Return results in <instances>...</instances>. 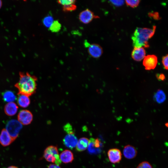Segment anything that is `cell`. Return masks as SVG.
<instances>
[{
  "label": "cell",
  "instance_id": "obj_10",
  "mask_svg": "<svg viewBox=\"0 0 168 168\" xmlns=\"http://www.w3.org/2000/svg\"><path fill=\"white\" fill-rule=\"evenodd\" d=\"M88 52L91 57L97 58L101 56L103 51L102 48L99 44H89L88 46Z\"/></svg>",
  "mask_w": 168,
  "mask_h": 168
},
{
  "label": "cell",
  "instance_id": "obj_22",
  "mask_svg": "<svg viewBox=\"0 0 168 168\" xmlns=\"http://www.w3.org/2000/svg\"><path fill=\"white\" fill-rule=\"evenodd\" d=\"M54 21L53 17L48 15L44 17L43 20V23L46 27L49 28Z\"/></svg>",
  "mask_w": 168,
  "mask_h": 168
},
{
  "label": "cell",
  "instance_id": "obj_21",
  "mask_svg": "<svg viewBox=\"0 0 168 168\" xmlns=\"http://www.w3.org/2000/svg\"><path fill=\"white\" fill-rule=\"evenodd\" d=\"M61 25L58 20L54 21L53 22L49 28V30L52 32L56 33L61 30Z\"/></svg>",
  "mask_w": 168,
  "mask_h": 168
},
{
  "label": "cell",
  "instance_id": "obj_1",
  "mask_svg": "<svg viewBox=\"0 0 168 168\" xmlns=\"http://www.w3.org/2000/svg\"><path fill=\"white\" fill-rule=\"evenodd\" d=\"M19 74V81L15 85L18 91V94L29 96L34 94L37 89V77L28 72H20Z\"/></svg>",
  "mask_w": 168,
  "mask_h": 168
},
{
  "label": "cell",
  "instance_id": "obj_16",
  "mask_svg": "<svg viewBox=\"0 0 168 168\" xmlns=\"http://www.w3.org/2000/svg\"><path fill=\"white\" fill-rule=\"evenodd\" d=\"M90 140L87 138L82 137L78 141L76 146V150L81 152L86 150L88 147Z\"/></svg>",
  "mask_w": 168,
  "mask_h": 168
},
{
  "label": "cell",
  "instance_id": "obj_17",
  "mask_svg": "<svg viewBox=\"0 0 168 168\" xmlns=\"http://www.w3.org/2000/svg\"><path fill=\"white\" fill-rule=\"evenodd\" d=\"M88 146V151L91 153L96 152V150L101 147V142L98 138H91Z\"/></svg>",
  "mask_w": 168,
  "mask_h": 168
},
{
  "label": "cell",
  "instance_id": "obj_18",
  "mask_svg": "<svg viewBox=\"0 0 168 168\" xmlns=\"http://www.w3.org/2000/svg\"><path fill=\"white\" fill-rule=\"evenodd\" d=\"M17 102L18 105L21 107H27L30 103V100L28 96L24 95H19Z\"/></svg>",
  "mask_w": 168,
  "mask_h": 168
},
{
  "label": "cell",
  "instance_id": "obj_14",
  "mask_svg": "<svg viewBox=\"0 0 168 168\" xmlns=\"http://www.w3.org/2000/svg\"><path fill=\"white\" fill-rule=\"evenodd\" d=\"M60 159L63 163L66 164L72 162L74 160V156L72 152L70 150H65L63 151L59 155Z\"/></svg>",
  "mask_w": 168,
  "mask_h": 168
},
{
  "label": "cell",
  "instance_id": "obj_9",
  "mask_svg": "<svg viewBox=\"0 0 168 168\" xmlns=\"http://www.w3.org/2000/svg\"><path fill=\"white\" fill-rule=\"evenodd\" d=\"M109 159L112 163H118L121 160L122 155L120 151L118 149L114 148L110 149L107 152Z\"/></svg>",
  "mask_w": 168,
  "mask_h": 168
},
{
  "label": "cell",
  "instance_id": "obj_2",
  "mask_svg": "<svg viewBox=\"0 0 168 168\" xmlns=\"http://www.w3.org/2000/svg\"><path fill=\"white\" fill-rule=\"evenodd\" d=\"M156 29V26H153L152 29L137 28L131 37L134 47H148V40L153 35Z\"/></svg>",
  "mask_w": 168,
  "mask_h": 168
},
{
  "label": "cell",
  "instance_id": "obj_26",
  "mask_svg": "<svg viewBox=\"0 0 168 168\" xmlns=\"http://www.w3.org/2000/svg\"><path fill=\"white\" fill-rule=\"evenodd\" d=\"M137 168H152V167L149 162L144 161L140 163Z\"/></svg>",
  "mask_w": 168,
  "mask_h": 168
},
{
  "label": "cell",
  "instance_id": "obj_23",
  "mask_svg": "<svg viewBox=\"0 0 168 168\" xmlns=\"http://www.w3.org/2000/svg\"><path fill=\"white\" fill-rule=\"evenodd\" d=\"M77 6L75 4L63 6L62 10L65 12H71L76 9Z\"/></svg>",
  "mask_w": 168,
  "mask_h": 168
},
{
  "label": "cell",
  "instance_id": "obj_31",
  "mask_svg": "<svg viewBox=\"0 0 168 168\" xmlns=\"http://www.w3.org/2000/svg\"><path fill=\"white\" fill-rule=\"evenodd\" d=\"M149 15H150L151 16H155L154 17V18L155 19H158L159 17V15H158V13H150V14Z\"/></svg>",
  "mask_w": 168,
  "mask_h": 168
},
{
  "label": "cell",
  "instance_id": "obj_13",
  "mask_svg": "<svg viewBox=\"0 0 168 168\" xmlns=\"http://www.w3.org/2000/svg\"><path fill=\"white\" fill-rule=\"evenodd\" d=\"M123 154L127 159H131L135 158L137 153V150L133 146L128 145L125 146L123 149Z\"/></svg>",
  "mask_w": 168,
  "mask_h": 168
},
{
  "label": "cell",
  "instance_id": "obj_25",
  "mask_svg": "<svg viewBox=\"0 0 168 168\" xmlns=\"http://www.w3.org/2000/svg\"><path fill=\"white\" fill-rule=\"evenodd\" d=\"M76 1L74 0H58V3L63 6L75 4Z\"/></svg>",
  "mask_w": 168,
  "mask_h": 168
},
{
  "label": "cell",
  "instance_id": "obj_8",
  "mask_svg": "<svg viewBox=\"0 0 168 168\" xmlns=\"http://www.w3.org/2000/svg\"><path fill=\"white\" fill-rule=\"evenodd\" d=\"M157 63V57L154 55H148L144 58L143 64L145 69L150 70L154 69Z\"/></svg>",
  "mask_w": 168,
  "mask_h": 168
},
{
  "label": "cell",
  "instance_id": "obj_4",
  "mask_svg": "<svg viewBox=\"0 0 168 168\" xmlns=\"http://www.w3.org/2000/svg\"><path fill=\"white\" fill-rule=\"evenodd\" d=\"M22 127V124L18 120L13 119L9 120L7 122L5 129L15 140L18 137Z\"/></svg>",
  "mask_w": 168,
  "mask_h": 168
},
{
  "label": "cell",
  "instance_id": "obj_7",
  "mask_svg": "<svg viewBox=\"0 0 168 168\" xmlns=\"http://www.w3.org/2000/svg\"><path fill=\"white\" fill-rule=\"evenodd\" d=\"M77 142V138L74 132L68 133L63 139L64 145L70 149L76 147Z\"/></svg>",
  "mask_w": 168,
  "mask_h": 168
},
{
  "label": "cell",
  "instance_id": "obj_30",
  "mask_svg": "<svg viewBox=\"0 0 168 168\" xmlns=\"http://www.w3.org/2000/svg\"><path fill=\"white\" fill-rule=\"evenodd\" d=\"M47 168H61V167L59 166V165L53 164L49 165Z\"/></svg>",
  "mask_w": 168,
  "mask_h": 168
},
{
  "label": "cell",
  "instance_id": "obj_32",
  "mask_svg": "<svg viewBox=\"0 0 168 168\" xmlns=\"http://www.w3.org/2000/svg\"><path fill=\"white\" fill-rule=\"evenodd\" d=\"M7 168H18L17 167L14 166H11L8 167Z\"/></svg>",
  "mask_w": 168,
  "mask_h": 168
},
{
  "label": "cell",
  "instance_id": "obj_19",
  "mask_svg": "<svg viewBox=\"0 0 168 168\" xmlns=\"http://www.w3.org/2000/svg\"><path fill=\"white\" fill-rule=\"evenodd\" d=\"M4 100L8 103L13 102L16 99V96L14 93L10 91H7L2 94Z\"/></svg>",
  "mask_w": 168,
  "mask_h": 168
},
{
  "label": "cell",
  "instance_id": "obj_11",
  "mask_svg": "<svg viewBox=\"0 0 168 168\" xmlns=\"http://www.w3.org/2000/svg\"><path fill=\"white\" fill-rule=\"evenodd\" d=\"M146 52L143 47H134L131 53L133 59L137 61L142 60L145 56Z\"/></svg>",
  "mask_w": 168,
  "mask_h": 168
},
{
  "label": "cell",
  "instance_id": "obj_6",
  "mask_svg": "<svg viewBox=\"0 0 168 168\" xmlns=\"http://www.w3.org/2000/svg\"><path fill=\"white\" fill-rule=\"evenodd\" d=\"M18 120L24 125H27L31 123L33 119V115L29 110H21L17 116Z\"/></svg>",
  "mask_w": 168,
  "mask_h": 168
},
{
  "label": "cell",
  "instance_id": "obj_15",
  "mask_svg": "<svg viewBox=\"0 0 168 168\" xmlns=\"http://www.w3.org/2000/svg\"><path fill=\"white\" fill-rule=\"evenodd\" d=\"M18 107L16 104L11 102L7 103L4 108L5 113L7 115L12 116L15 115L17 112Z\"/></svg>",
  "mask_w": 168,
  "mask_h": 168
},
{
  "label": "cell",
  "instance_id": "obj_27",
  "mask_svg": "<svg viewBox=\"0 0 168 168\" xmlns=\"http://www.w3.org/2000/svg\"><path fill=\"white\" fill-rule=\"evenodd\" d=\"M168 55L167 54L166 56H163L162 58V62L164 67L166 69L168 70Z\"/></svg>",
  "mask_w": 168,
  "mask_h": 168
},
{
  "label": "cell",
  "instance_id": "obj_3",
  "mask_svg": "<svg viewBox=\"0 0 168 168\" xmlns=\"http://www.w3.org/2000/svg\"><path fill=\"white\" fill-rule=\"evenodd\" d=\"M44 157L48 162L58 165L61 163L58 148L55 146L51 145L46 147L44 152Z\"/></svg>",
  "mask_w": 168,
  "mask_h": 168
},
{
  "label": "cell",
  "instance_id": "obj_29",
  "mask_svg": "<svg viewBox=\"0 0 168 168\" xmlns=\"http://www.w3.org/2000/svg\"><path fill=\"white\" fill-rule=\"evenodd\" d=\"M156 77L158 80L159 81H164L165 79V75L163 74H156Z\"/></svg>",
  "mask_w": 168,
  "mask_h": 168
},
{
  "label": "cell",
  "instance_id": "obj_12",
  "mask_svg": "<svg viewBox=\"0 0 168 168\" xmlns=\"http://www.w3.org/2000/svg\"><path fill=\"white\" fill-rule=\"evenodd\" d=\"M14 140L5 129H3L0 134V144L4 147L9 145Z\"/></svg>",
  "mask_w": 168,
  "mask_h": 168
},
{
  "label": "cell",
  "instance_id": "obj_20",
  "mask_svg": "<svg viewBox=\"0 0 168 168\" xmlns=\"http://www.w3.org/2000/svg\"><path fill=\"white\" fill-rule=\"evenodd\" d=\"M154 98L156 102L158 103H161L165 100L166 96L162 90H158L155 94Z\"/></svg>",
  "mask_w": 168,
  "mask_h": 168
},
{
  "label": "cell",
  "instance_id": "obj_33",
  "mask_svg": "<svg viewBox=\"0 0 168 168\" xmlns=\"http://www.w3.org/2000/svg\"><path fill=\"white\" fill-rule=\"evenodd\" d=\"M2 1L0 0V9L1 8V7H2Z\"/></svg>",
  "mask_w": 168,
  "mask_h": 168
},
{
  "label": "cell",
  "instance_id": "obj_24",
  "mask_svg": "<svg viewBox=\"0 0 168 168\" xmlns=\"http://www.w3.org/2000/svg\"><path fill=\"white\" fill-rule=\"evenodd\" d=\"M126 3L127 5L132 8L137 7L140 2V0H126Z\"/></svg>",
  "mask_w": 168,
  "mask_h": 168
},
{
  "label": "cell",
  "instance_id": "obj_28",
  "mask_svg": "<svg viewBox=\"0 0 168 168\" xmlns=\"http://www.w3.org/2000/svg\"><path fill=\"white\" fill-rule=\"evenodd\" d=\"M110 1L113 5L116 7L122 5L124 2V1L123 0H111Z\"/></svg>",
  "mask_w": 168,
  "mask_h": 168
},
{
  "label": "cell",
  "instance_id": "obj_5",
  "mask_svg": "<svg viewBox=\"0 0 168 168\" xmlns=\"http://www.w3.org/2000/svg\"><path fill=\"white\" fill-rule=\"evenodd\" d=\"M94 13L89 9H86L82 11L79 14L78 18L82 23L88 24L91 22L94 19L99 18Z\"/></svg>",
  "mask_w": 168,
  "mask_h": 168
}]
</instances>
